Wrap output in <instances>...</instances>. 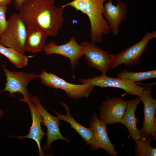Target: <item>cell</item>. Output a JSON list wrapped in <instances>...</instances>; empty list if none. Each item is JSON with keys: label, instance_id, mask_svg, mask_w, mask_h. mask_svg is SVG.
<instances>
[{"label": "cell", "instance_id": "obj_4", "mask_svg": "<svg viewBox=\"0 0 156 156\" xmlns=\"http://www.w3.org/2000/svg\"><path fill=\"white\" fill-rule=\"evenodd\" d=\"M39 76L42 84L48 88L62 90L69 98L76 100L88 98L94 87L88 83L75 84L68 82L55 74L47 72L44 68Z\"/></svg>", "mask_w": 156, "mask_h": 156}, {"label": "cell", "instance_id": "obj_8", "mask_svg": "<svg viewBox=\"0 0 156 156\" xmlns=\"http://www.w3.org/2000/svg\"><path fill=\"white\" fill-rule=\"evenodd\" d=\"M30 100L41 114L44 125L47 128V141L43 146L42 151H48L50 149L51 144L57 140H63L68 143L70 142L69 138L63 136L60 132L59 129L60 120L58 118L53 116L47 111L37 96H31Z\"/></svg>", "mask_w": 156, "mask_h": 156}, {"label": "cell", "instance_id": "obj_7", "mask_svg": "<svg viewBox=\"0 0 156 156\" xmlns=\"http://www.w3.org/2000/svg\"><path fill=\"white\" fill-rule=\"evenodd\" d=\"M1 67L5 73L6 82L5 88L0 93L8 91L10 95L13 96L14 93H20L23 96L22 99H30L31 96L27 90V86L32 80L39 78V75L32 73L10 71L2 64Z\"/></svg>", "mask_w": 156, "mask_h": 156}, {"label": "cell", "instance_id": "obj_3", "mask_svg": "<svg viewBox=\"0 0 156 156\" xmlns=\"http://www.w3.org/2000/svg\"><path fill=\"white\" fill-rule=\"evenodd\" d=\"M27 32L26 26L19 14H14L10 17L6 28L0 36V44L24 54Z\"/></svg>", "mask_w": 156, "mask_h": 156}, {"label": "cell", "instance_id": "obj_12", "mask_svg": "<svg viewBox=\"0 0 156 156\" xmlns=\"http://www.w3.org/2000/svg\"><path fill=\"white\" fill-rule=\"evenodd\" d=\"M127 103V101L119 97L108 99L103 101L99 107V119L106 125L121 123Z\"/></svg>", "mask_w": 156, "mask_h": 156}, {"label": "cell", "instance_id": "obj_17", "mask_svg": "<svg viewBox=\"0 0 156 156\" xmlns=\"http://www.w3.org/2000/svg\"><path fill=\"white\" fill-rule=\"evenodd\" d=\"M27 32L25 50L32 53L42 51L48 36L43 30L34 25L26 26Z\"/></svg>", "mask_w": 156, "mask_h": 156}, {"label": "cell", "instance_id": "obj_18", "mask_svg": "<svg viewBox=\"0 0 156 156\" xmlns=\"http://www.w3.org/2000/svg\"><path fill=\"white\" fill-rule=\"evenodd\" d=\"M62 106L65 109L66 113L62 114L55 111H53L56 114L60 120L69 123L73 128L83 139L86 145L89 146L91 142L93 134V130L91 127H84L77 122L72 117L70 113L69 107L65 103L60 102Z\"/></svg>", "mask_w": 156, "mask_h": 156}, {"label": "cell", "instance_id": "obj_15", "mask_svg": "<svg viewBox=\"0 0 156 156\" xmlns=\"http://www.w3.org/2000/svg\"><path fill=\"white\" fill-rule=\"evenodd\" d=\"M19 100L20 101L25 102L28 105L31 115L32 124L30 128L29 132L27 135L20 136H12V137L16 138L18 139L29 138L34 140L37 145L39 155L44 156L40 144L41 141L45 135L41 126V124L43 123L42 117L31 101L30 98L27 99L20 98Z\"/></svg>", "mask_w": 156, "mask_h": 156}, {"label": "cell", "instance_id": "obj_9", "mask_svg": "<svg viewBox=\"0 0 156 156\" xmlns=\"http://www.w3.org/2000/svg\"><path fill=\"white\" fill-rule=\"evenodd\" d=\"M79 44L82 47L87 64L106 75L111 68L110 54L91 41H83Z\"/></svg>", "mask_w": 156, "mask_h": 156}, {"label": "cell", "instance_id": "obj_13", "mask_svg": "<svg viewBox=\"0 0 156 156\" xmlns=\"http://www.w3.org/2000/svg\"><path fill=\"white\" fill-rule=\"evenodd\" d=\"M152 85L147 86L139 97L144 105V116L140 130L142 134L151 135L156 141V126L154 124L156 118V100L152 96Z\"/></svg>", "mask_w": 156, "mask_h": 156}, {"label": "cell", "instance_id": "obj_21", "mask_svg": "<svg viewBox=\"0 0 156 156\" xmlns=\"http://www.w3.org/2000/svg\"><path fill=\"white\" fill-rule=\"evenodd\" d=\"M116 77L126 79L133 82L142 81L147 79L156 78V69L142 72L129 71L125 68L124 70L116 74Z\"/></svg>", "mask_w": 156, "mask_h": 156}, {"label": "cell", "instance_id": "obj_14", "mask_svg": "<svg viewBox=\"0 0 156 156\" xmlns=\"http://www.w3.org/2000/svg\"><path fill=\"white\" fill-rule=\"evenodd\" d=\"M109 0L104 5L103 16L114 36L119 33L121 23L126 19L128 13L127 4L120 0L115 5Z\"/></svg>", "mask_w": 156, "mask_h": 156}, {"label": "cell", "instance_id": "obj_25", "mask_svg": "<svg viewBox=\"0 0 156 156\" xmlns=\"http://www.w3.org/2000/svg\"><path fill=\"white\" fill-rule=\"evenodd\" d=\"M3 114V111L2 109H1L0 111V118H1L2 117Z\"/></svg>", "mask_w": 156, "mask_h": 156}, {"label": "cell", "instance_id": "obj_11", "mask_svg": "<svg viewBox=\"0 0 156 156\" xmlns=\"http://www.w3.org/2000/svg\"><path fill=\"white\" fill-rule=\"evenodd\" d=\"M42 51L46 55L56 54L68 58L73 70L78 66L79 60L83 55L82 47L77 43L74 36L68 42L59 45L54 41H51L45 45Z\"/></svg>", "mask_w": 156, "mask_h": 156}, {"label": "cell", "instance_id": "obj_22", "mask_svg": "<svg viewBox=\"0 0 156 156\" xmlns=\"http://www.w3.org/2000/svg\"><path fill=\"white\" fill-rule=\"evenodd\" d=\"M7 9V6H0V36L4 31L8 25V21L6 18Z\"/></svg>", "mask_w": 156, "mask_h": 156}, {"label": "cell", "instance_id": "obj_1", "mask_svg": "<svg viewBox=\"0 0 156 156\" xmlns=\"http://www.w3.org/2000/svg\"><path fill=\"white\" fill-rule=\"evenodd\" d=\"M55 0H26L18 14L26 26H36L47 35L55 36L64 22V8H57Z\"/></svg>", "mask_w": 156, "mask_h": 156}, {"label": "cell", "instance_id": "obj_19", "mask_svg": "<svg viewBox=\"0 0 156 156\" xmlns=\"http://www.w3.org/2000/svg\"><path fill=\"white\" fill-rule=\"evenodd\" d=\"M0 53L7 57L16 68H23L28 65L29 57L13 48L0 44Z\"/></svg>", "mask_w": 156, "mask_h": 156}, {"label": "cell", "instance_id": "obj_10", "mask_svg": "<svg viewBox=\"0 0 156 156\" xmlns=\"http://www.w3.org/2000/svg\"><path fill=\"white\" fill-rule=\"evenodd\" d=\"M90 127L93 130V134L89 145L92 151L102 148L110 156H117L118 152L114 148L115 145L111 142L106 131V125L101 121L96 113L92 114L89 121Z\"/></svg>", "mask_w": 156, "mask_h": 156}, {"label": "cell", "instance_id": "obj_5", "mask_svg": "<svg viewBox=\"0 0 156 156\" xmlns=\"http://www.w3.org/2000/svg\"><path fill=\"white\" fill-rule=\"evenodd\" d=\"M156 38V31L147 32L139 42L115 55L110 54L111 68L114 69L122 64L129 66L138 65L140 58L148 48L150 41Z\"/></svg>", "mask_w": 156, "mask_h": 156}, {"label": "cell", "instance_id": "obj_20", "mask_svg": "<svg viewBox=\"0 0 156 156\" xmlns=\"http://www.w3.org/2000/svg\"><path fill=\"white\" fill-rule=\"evenodd\" d=\"M153 139L151 135L141 134L140 137L135 142L134 149L136 156H155L156 148L152 147L151 144Z\"/></svg>", "mask_w": 156, "mask_h": 156}, {"label": "cell", "instance_id": "obj_16", "mask_svg": "<svg viewBox=\"0 0 156 156\" xmlns=\"http://www.w3.org/2000/svg\"><path fill=\"white\" fill-rule=\"evenodd\" d=\"M141 101V99L138 96L127 101L126 108L121 122L129 131V138L134 141L138 139L142 134L140 130L137 126L138 121L135 115L137 108Z\"/></svg>", "mask_w": 156, "mask_h": 156}, {"label": "cell", "instance_id": "obj_2", "mask_svg": "<svg viewBox=\"0 0 156 156\" xmlns=\"http://www.w3.org/2000/svg\"><path fill=\"white\" fill-rule=\"evenodd\" d=\"M106 0H74L64 4V8L70 6L88 16L90 24V37L91 41L99 43L103 40L104 35L110 33L109 26L103 16L104 2Z\"/></svg>", "mask_w": 156, "mask_h": 156}, {"label": "cell", "instance_id": "obj_23", "mask_svg": "<svg viewBox=\"0 0 156 156\" xmlns=\"http://www.w3.org/2000/svg\"><path fill=\"white\" fill-rule=\"evenodd\" d=\"M26 0H14V5L15 8L19 11Z\"/></svg>", "mask_w": 156, "mask_h": 156}, {"label": "cell", "instance_id": "obj_24", "mask_svg": "<svg viewBox=\"0 0 156 156\" xmlns=\"http://www.w3.org/2000/svg\"><path fill=\"white\" fill-rule=\"evenodd\" d=\"M12 0H0V6H7L10 4Z\"/></svg>", "mask_w": 156, "mask_h": 156}, {"label": "cell", "instance_id": "obj_26", "mask_svg": "<svg viewBox=\"0 0 156 156\" xmlns=\"http://www.w3.org/2000/svg\"><path fill=\"white\" fill-rule=\"evenodd\" d=\"M1 110V109H0V111Z\"/></svg>", "mask_w": 156, "mask_h": 156}, {"label": "cell", "instance_id": "obj_6", "mask_svg": "<svg viewBox=\"0 0 156 156\" xmlns=\"http://www.w3.org/2000/svg\"><path fill=\"white\" fill-rule=\"evenodd\" d=\"M79 81L82 83H88L94 87L101 88L112 87L124 90L125 94L136 95L140 97L146 86H141L136 82L131 81L126 79L114 78L102 74L86 79H80Z\"/></svg>", "mask_w": 156, "mask_h": 156}]
</instances>
